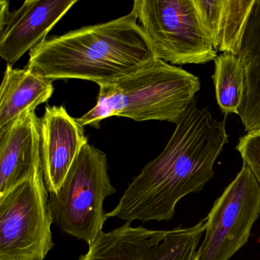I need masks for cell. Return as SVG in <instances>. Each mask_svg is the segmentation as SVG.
<instances>
[{"label":"cell","mask_w":260,"mask_h":260,"mask_svg":"<svg viewBox=\"0 0 260 260\" xmlns=\"http://www.w3.org/2000/svg\"><path fill=\"white\" fill-rule=\"evenodd\" d=\"M228 142L225 120L217 121L193 99L162 153L134 178L106 218L171 220L179 201L212 179L214 162Z\"/></svg>","instance_id":"6da1fadb"},{"label":"cell","mask_w":260,"mask_h":260,"mask_svg":"<svg viewBox=\"0 0 260 260\" xmlns=\"http://www.w3.org/2000/svg\"><path fill=\"white\" fill-rule=\"evenodd\" d=\"M156 58L136 16L129 14L46 39L29 53L27 68L45 78L115 81Z\"/></svg>","instance_id":"7a4b0ae2"},{"label":"cell","mask_w":260,"mask_h":260,"mask_svg":"<svg viewBox=\"0 0 260 260\" xmlns=\"http://www.w3.org/2000/svg\"><path fill=\"white\" fill-rule=\"evenodd\" d=\"M99 86L95 106L77 118L83 127L99 129L101 121L111 117L177 124L200 90L201 82L182 68L155 58L131 74Z\"/></svg>","instance_id":"3957f363"},{"label":"cell","mask_w":260,"mask_h":260,"mask_svg":"<svg viewBox=\"0 0 260 260\" xmlns=\"http://www.w3.org/2000/svg\"><path fill=\"white\" fill-rule=\"evenodd\" d=\"M115 192L106 153L87 143L59 191L49 193L54 221L63 232L89 245L107 220L103 210L105 199Z\"/></svg>","instance_id":"277c9868"},{"label":"cell","mask_w":260,"mask_h":260,"mask_svg":"<svg viewBox=\"0 0 260 260\" xmlns=\"http://www.w3.org/2000/svg\"><path fill=\"white\" fill-rule=\"evenodd\" d=\"M132 13L156 58L184 65L204 64L217 57L194 0H135Z\"/></svg>","instance_id":"5b68a950"},{"label":"cell","mask_w":260,"mask_h":260,"mask_svg":"<svg viewBox=\"0 0 260 260\" xmlns=\"http://www.w3.org/2000/svg\"><path fill=\"white\" fill-rule=\"evenodd\" d=\"M54 222L42 169L0 199V260H44Z\"/></svg>","instance_id":"8992f818"},{"label":"cell","mask_w":260,"mask_h":260,"mask_svg":"<svg viewBox=\"0 0 260 260\" xmlns=\"http://www.w3.org/2000/svg\"><path fill=\"white\" fill-rule=\"evenodd\" d=\"M259 215L260 186L250 169L243 164L206 217L205 240L194 260L230 259L246 244Z\"/></svg>","instance_id":"52a82bcc"},{"label":"cell","mask_w":260,"mask_h":260,"mask_svg":"<svg viewBox=\"0 0 260 260\" xmlns=\"http://www.w3.org/2000/svg\"><path fill=\"white\" fill-rule=\"evenodd\" d=\"M206 218L188 228L151 230L129 222L102 231L77 260H194Z\"/></svg>","instance_id":"ba28073f"},{"label":"cell","mask_w":260,"mask_h":260,"mask_svg":"<svg viewBox=\"0 0 260 260\" xmlns=\"http://www.w3.org/2000/svg\"><path fill=\"white\" fill-rule=\"evenodd\" d=\"M41 159L44 181L49 193L63 185L80 150L87 144L84 128L64 106L45 107L40 121Z\"/></svg>","instance_id":"9c48e42d"},{"label":"cell","mask_w":260,"mask_h":260,"mask_svg":"<svg viewBox=\"0 0 260 260\" xmlns=\"http://www.w3.org/2000/svg\"><path fill=\"white\" fill-rule=\"evenodd\" d=\"M40 121L28 111L0 129V199L42 169Z\"/></svg>","instance_id":"30bf717a"},{"label":"cell","mask_w":260,"mask_h":260,"mask_svg":"<svg viewBox=\"0 0 260 260\" xmlns=\"http://www.w3.org/2000/svg\"><path fill=\"white\" fill-rule=\"evenodd\" d=\"M77 0H27L13 12L1 30L0 56L13 67L39 46Z\"/></svg>","instance_id":"8fae6325"},{"label":"cell","mask_w":260,"mask_h":260,"mask_svg":"<svg viewBox=\"0 0 260 260\" xmlns=\"http://www.w3.org/2000/svg\"><path fill=\"white\" fill-rule=\"evenodd\" d=\"M54 90L52 81L40 73L7 65L0 89V129L47 103Z\"/></svg>","instance_id":"7c38bea8"},{"label":"cell","mask_w":260,"mask_h":260,"mask_svg":"<svg viewBox=\"0 0 260 260\" xmlns=\"http://www.w3.org/2000/svg\"><path fill=\"white\" fill-rule=\"evenodd\" d=\"M217 51L238 55L255 0H194Z\"/></svg>","instance_id":"4fadbf2b"},{"label":"cell","mask_w":260,"mask_h":260,"mask_svg":"<svg viewBox=\"0 0 260 260\" xmlns=\"http://www.w3.org/2000/svg\"><path fill=\"white\" fill-rule=\"evenodd\" d=\"M244 67L246 91L239 116L245 132L260 129V0H255L238 54Z\"/></svg>","instance_id":"5bb4252c"},{"label":"cell","mask_w":260,"mask_h":260,"mask_svg":"<svg viewBox=\"0 0 260 260\" xmlns=\"http://www.w3.org/2000/svg\"><path fill=\"white\" fill-rule=\"evenodd\" d=\"M212 76L217 105L225 115H239L246 91L245 70L240 57L223 53L216 57Z\"/></svg>","instance_id":"9a60e30c"},{"label":"cell","mask_w":260,"mask_h":260,"mask_svg":"<svg viewBox=\"0 0 260 260\" xmlns=\"http://www.w3.org/2000/svg\"><path fill=\"white\" fill-rule=\"evenodd\" d=\"M236 149L260 186V129L247 132L241 137Z\"/></svg>","instance_id":"2e32d148"},{"label":"cell","mask_w":260,"mask_h":260,"mask_svg":"<svg viewBox=\"0 0 260 260\" xmlns=\"http://www.w3.org/2000/svg\"><path fill=\"white\" fill-rule=\"evenodd\" d=\"M10 3L8 1H0V31L4 29L10 18L11 13L10 11Z\"/></svg>","instance_id":"e0dca14e"}]
</instances>
